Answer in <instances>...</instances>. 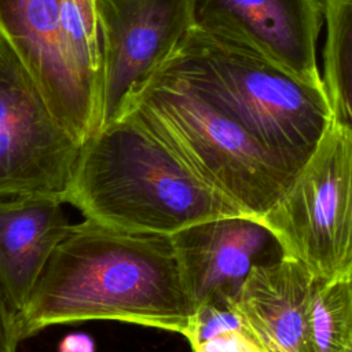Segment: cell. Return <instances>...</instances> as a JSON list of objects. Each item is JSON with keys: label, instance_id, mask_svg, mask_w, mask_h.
<instances>
[{"label": "cell", "instance_id": "52a82bcc", "mask_svg": "<svg viewBox=\"0 0 352 352\" xmlns=\"http://www.w3.org/2000/svg\"><path fill=\"white\" fill-rule=\"evenodd\" d=\"M102 33V126L182 45L192 19L188 0H98ZM100 126V128H102Z\"/></svg>", "mask_w": 352, "mask_h": 352}, {"label": "cell", "instance_id": "8992f818", "mask_svg": "<svg viewBox=\"0 0 352 352\" xmlns=\"http://www.w3.org/2000/svg\"><path fill=\"white\" fill-rule=\"evenodd\" d=\"M81 148L0 37V197L40 195L66 204Z\"/></svg>", "mask_w": 352, "mask_h": 352}, {"label": "cell", "instance_id": "6da1fadb", "mask_svg": "<svg viewBox=\"0 0 352 352\" xmlns=\"http://www.w3.org/2000/svg\"><path fill=\"white\" fill-rule=\"evenodd\" d=\"M194 314L169 235L126 232L84 219L55 248L18 322L22 340L84 320L184 336Z\"/></svg>", "mask_w": 352, "mask_h": 352}, {"label": "cell", "instance_id": "8fae6325", "mask_svg": "<svg viewBox=\"0 0 352 352\" xmlns=\"http://www.w3.org/2000/svg\"><path fill=\"white\" fill-rule=\"evenodd\" d=\"M316 279L302 264L283 257L252 268L228 304L271 351L316 352L309 322Z\"/></svg>", "mask_w": 352, "mask_h": 352}, {"label": "cell", "instance_id": "5b68a950", "mask_svg": "<svg viewBox=\"0 0 352 352\" xmlns=\"http://www.w3.org/2000/svg\"><path fill=\"white\" fill-rule=\"evenodd\" d=\"M257 219L275 235L285 257L315 278L352 276V133L331 120L315 151Z\"/></svg>", "mask_w": 352, "mask_h": 352}, {"label": "cell", "instance_id": "9c48e42d", "mask_svg": "<svg viewBox=\"0 0 352 352\" xmlns=\"http://www.w3.org/2000/svg\"><path fill=\"white\" fill-rule=\"evenodd\" d=\"M0 37L29 72L59 122L84 144L102 126L100 109L63 44L60 0H0Z\"/></svg>", "mask_w": 352, "mask_h": 352}, {"label": "cell", "instance_id": "3957f363", "mask_svg": "<svg viewBox=\"0 0 352 352\" xmlns=\"http://www.w3.org/2000/svg\"><path fill=\"white\" fill-rule=\"evenodd\" d=\"M122 116L136 120L198 182L256 219L293 176L214 95L166 65L128 98Z\"/></svg>", "mask_w": 352, "mask_h": 352}, {"label": "cell", "instance_id": "2e32d148", "mask_svg": "<svg viewBox=\"0 0 352 352\" xmlns=\"http://www.w3.org/2000/svg\"><path fill=\"white\" fill-rule=\"evenodd\" d=\"M184 337L192 352H274L228 302L197 308Z\"/></svg>", "mask_w": 352, "mask_h": 352}, {"label": "cell", "instance_id": "7a4b0ae2", "mask_svg": "<svg viewBox=\"0 0 352 352\" xmlns=\"http://www.w3.org/2000/svg\"><path fill=\"white\" fill-rule=\"evenodd\" d=\"M66 204L116 230L169 236L199 221L246 214L190 175L129 116L82 144Z\"/></svg>", "mask_w": 352, "mask_h": 352}, {"label": "cell", "instance_id": "ba28073f", "mask_svg": "<svg viewBox=\"0 0 352 352\" xmlns=\"http://www.w3.org/2000/svg\"><path fill=\"white\" fill-rule=\"evenodd\" d=\"M188 4L192 29L323 85L316 65L323 0H188Z\"/></svg>", "mask_w": 352, "mask_h": 352}, {"label": "cell", "instance_id": "277c9868", "mask_svg": "<svg viewBox=\"0 0 352 352\" xmlns=\"http://www.w3.org/2000/svg\"><path fill=\"white\" fill-rule=\"evenodd\" d=\"M164 65L214 95L293 175L331 124L324 85L195 29Z\"/></svg>", "mask_w": 352, "mask_h": 352}, {"label": "cell", "instance_id": "9a60e30c", "mask_svg": "<svg viewBox=\"0 0 352 352\" xmlns=\"http://www.w3.org/2000/svg\"><path fill=\"white\" fill-rule=\"evenodd\" d=\"M309 322L316 352L352 349V276L333 282L316 279Z\"/></svg>", "mask_w": 352, "mask_h": 352}, {"label": "cell", "instance_id": "ac0fdd59", "mask_svg": "<svg viewBox=\"0 0 352 352\" xmlns=\"http://www.w3.org/2000/svg\"><path fill=\"white\" fill-rule=\"evenodd\" d=\"M58 352H95V344L87 334L72 333L59 342Z\"/></svg>", "mask_w": 352, "mask_h": 352}, {"label": "cell", "instance_id": "7c38bea8", "mask_svg": "<svg viewBox=\"0 0 352 352\" xmlns=\"http://www.w3.org/2000/svg\"><path fill=\"white\" fill-rule=\"evenodd\" d=\"M62 205L40 195L0 197V289L16 314L72 226Z\"/></svg>", "mask_w": 352, "mask_h": 352}, {"label": "cell", "instance_id": "e0dca14e", "mask_svg": "<svg viewBox=\"0 0 352 352\" xmlns=\"http://www.w3.org/2000/svg\"><path fill=\"white\" fill-rule=\"evenodd\" d=\"M21 341L18 314L0 289V352H16Z\"/></svg>", "mask_w": 352, "mask_h": 352}, {"label": "cell", "instance_id": "30bf717a", "mask_svg": "<svg viewBox=\"0 0 352 352\" xmlns=\"http://www.w3.org/2000/svg\"><path fill=\"white\" fill-rule=\"evenodd\" d=\"M170 238L195 311L206 304L228 302L252 268L285 257L275 235L248 214L199 221Z\"/></svg>", "mask_w": 352, "mask_h": 352}, {"label": "cell", "instance_id": "d6986e66", "mask_svg": "<svg viewBox=\"0 0 352 352\" xmlns=\"http://www.w3.org/2000/svg\"><path fill=\"white\" fill-rule=\"evenodd\" d=\"M348 352H352V349H349V351H348Z\"/></svg>", "mask_w": 352, "mask_h": 352}, {"label": "cell", "instance_id": "4fadbf2b", "mask_svg": "<svg viewBox=\"0 0 352 352\" xmlns=\"http://www.w3.org/2000/svg\"><path fill=\"white\" fill-rule=\"evenodd\" d=\"M324 78L333 121L352 133V0H323Z\"/></svg>", "mask_w": 352, "mask_h": 352}, {"label": "cell", "instance_id": "5bb4252c", "mask_svg": "<svg viewBox=\"0 0 352 352\" xmlns=\"http://www.w3.org/2000/svg\"><path fill=\"white\" fill-rule=\"evenodd\" d=\"M60 32L78 78L100 109L103 52L98 0H60Z\"/></svg>", "mask_w": 352, "mask_h": 352}]
</instances>
